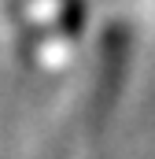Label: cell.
<instances>
[{"label": "cell", "instance_id": "1", "mask_svg": "<svg viewBox=\"0 0 155 159\" xmlns=\"http://www.w3.org/2000/svg\"><path fill=\"white\" fill-rule=\"evenodd\" d=\"M126 52H129V37L126 30L115 26L104 34V67H100V78H96V96H92V111L96 115H107L111 111V100H115L122 74H126Z\"/></svg>", "mask_w": 155, "mask_h": 159}]
</instances>
